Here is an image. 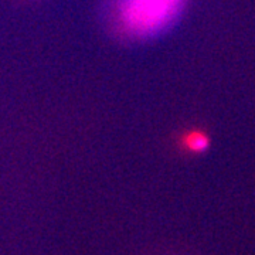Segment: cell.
Wrapping results in <instances>:
<instances>
[{
  "mask_svg": "<svg viewBox=\"0 0 255 255\" xmlns=\"http://www.w3.org/2000/svg\"><path fill=\"white\" fill-rule=\"evenodd\" d=\"M186 3L187 0H111V23L124 38L150 40L173 26Z\"/></svg>",
  "mask_w": 255,
  "mask_h": 255,
  "instance_id": "6da1fadb",
  "label": "cell"
},
{
  "mask_svg": "<svg viewBox=\"0 0 255 255\" xmlns=\"http://www.w3.org/2000/svg\"><path fill=\"white\" fill-rule=\"evenodd\" d=\"M183 145L190 152H203L209 146V139L200 132H190L183 139Z\"/></svg>",
  "mask_w": 255,
  "mask_h": 255,
  "instance_id": "7a4b0ae2",
  "label": "cell"
}]
</instances>
